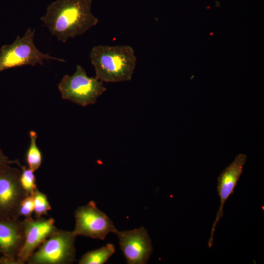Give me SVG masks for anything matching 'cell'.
Returning <instances> with one entry per match:
<instances>
[{
	"mask_svg": "<svg viewBox=\"0 0 264 264\" xmlns=\"http://www.w3.org/2000/svg\"><path fill=\"white\" fill-rule=\"evenodd\" d=\"M58 87L63 99L83 107L95 104L107 90L102 81L88 76L85 69L79 65L72 75L64 76Z\"/></svg>",
	"mask_w": 264,
	"mask_h": 264,
	"instance_id": "4",
	"label": "cell"
},
{
	"mask_svg": "<svg viewBox=\"0 0 264 264\" xmlns=\"http://www.w3.org/2000/svg\"><path fill=\"white\" fill-rule=\"evenodd\" d=\"M35 32V29L29 28L22 37L17 36L11 44L3 45L0 48V72L10 68L23 66H43L44 60L66 62L40 51L34 44Z\"/></svg>",
	"mask_w": 264,
	"mask_h": 264,
	"instance_id": "3",
	"label": "cell"
},
{
	"mask_svg": "<svg viewBox=\"0 0 264 264\" xmlns=\"http://www.w3.org/2000/svg\"><path fill=\"white\" fill-rule=\"evenodd\" d=\"M30 143L26 153V161L28 168L34 172L41 165L42 154L37 145V134L34 131L29 132Z\"/></svg>",
	"mask_w": 264,
	"mask_h": 264,
	"instance_id": "13",
	"label": "cell"
},
{
	"mask_svg": "<svg viewBox=\"0 0 264 264\" xmlns=\"http://www.w3.org/2000/svg\"><path fill=\"white\" fill-rule=\"evenodd\" d=\"M247 156L243 154H238L233 162L226 167L218 177L217 192L220 198V205L216 218L213 224L208 246L213 245V236L218 222L223 216V209L226 201L233 192L242 172Z\"/></svg>",
	"mask_w": 264,
	"mask_h": 264,
	"instance_id": "10",
	"label": "cell"
},
{
	"mask_svg": "<svg viewBox=\"0 0 264 264\" xmlns=\"http://www.w3.org/2000/svg\"><path fill=\"white\" fill-rule=\"evenodd\" d=\"M34 200V212L36 218H40L43 215H48L47 212L51 209L46 195L41 192L37 188L33 194Z\"/></svg>",
	"mask_w": 264,
	"mask_h": 264,
	"instance_id": "15",
	"label": "cell"
},
{
	"mask_svg": "<svg viewBox=\"0 0 264 264\" xmlns=\"http://www.w3.org/2000/svg\"><path fill=\"white\" fill-rule=\"evenodd\" d=\"M24 241L22 221L0 218V254L3 264H18L17 256Z\"/></svg>",
	"mask_w": 264,
	"mask_h": 264,
	"instance_id": "11",
	"label": "cell"
},
{
	"mask_svg": "<svg viewBox=\"0 0 264 264\" xmlns=\"http://www.w3.org/2000/svg\"><path fill=\"white\" fill-rule=\"evenodd\" d=\"M24 233L23 245L17 256L18 264L27 262L29 257L49 236L58 229L54 225L52 218L45 219L40 218L33 219L32 217L22 220Z\"/></svg>",
	"mask_w": 264,
	"mask_h": 264,
	"instance_id": "8",
	"label": "cell"
},
{
	"mask_svg": "<svg viewBox=\"0 0 264 264\" xmlns=\"http://www.w3.org/2000/svg\"><path fill=\"white\" fill-rule=\"evenodd\" d=\"M114 245L108 243L106 246L88 251L84 254L78 262L79 264H103L115 252Z\"/></svg>",
	"mask_w": 264,
	"mask_h": 264,
	"instance_id": "12",
	"label": "cell"
},
{
	"mask_svg": "<svg viewBox=\"0 0 264 264\" xmlns=\"http://www.w3.org/2000/svg\"><path fill=\"white\" fill-rule=\"evenodd\" d=\"M10 163L11 161L8 160V158L3 154L0 149V172Z\"/></svg>",
	"mask_w": 264,
	"mask_h": 264,
	"instance_id": "17",
	"label": "cell"
},
{
	"mask_svg": "<svg viewBox=\"0 0 264 264\" xmlns=\"http://www.w3.org/2000/svg\"><path fill=\"white\" fill-rule=\"evenodd\" d=\"M0 264H2V261L1 257H0Z\"/></svg>",
	"mask_w": 264,
	"mask_h": 264,
	"instance_id": "18",
	"label": "cell"
},
{
	"mask_svg": "<svg viewBox=\"0 0 264 264\" xmlns=\"http://www.w3.org/2000/svg\"><path fill=\"white\" fill-rule=\"evenodd\" d=\"M89 58L95 77L107 83L130 81L137 62L134 50L129 45H97L92 48Z\"/></svg>",
	"mask_w": 264,
	"mask_h": 264,
	"instance_id": "2",
	"label": "cell"
},
{
	"mask_svg": "<svg viewBox=\"0 0 264 264\" xmlns=\"http://www.w3.org/2000/svg\"><path fill=\"white\" fill-rule=\"evenodd\" d=\"M75 226L73 233L76 236L99 240H105L110 232L117 230L112 221L97 207L93 201L87 205L78 207L75 211Z\"/></svg>",
	"mask_w": 264,
	"mask_h": 264,
	"instance_id": "6",
	"label": "cell"
},
{
	"mask_svg": "<svg viewBox=\"0 0 264 264\" xmlns=\"http://www.w3.org/2000/svg\"><path fill=\"white\" fill-rule=\"evenodd\" d=\"M20 170L8 165L0 172V218L19 219L20 205L28 196L20 181Z\"/></svg>",
	"mask_w": 264,
	"mask_h": 264,
	"instance_id": "7",
	"label": "cell"
},
{
	"mask_svg": "<svg viewBox=\"0 0 264 264\" xmlns=\"http://www.w3.org/2000/svg\"><path fill=\"white\" fill-rule=\"evenodd\" d=\"M13 163L17 164L21 169L20 179L23 189L28 195H32L37 188L34 172L22 165L18 160L11 161V163Z\"/></svg>",
	"mask_w": 264,
	"mask_h": 264,
	"instance_id": "14",
	"label": "cell"
},
{
	"mask_svg": "<svg viewBox=\"0 0 264 264\" xmlns=\"http://www.w3.org/2000/svg\"><path fill=\"white\" fill-rule=\"evenodd\" d=\"M213 34V33H210V35H212Z\"/></svg>",
	"mask_w": 264,
	"mask_h": 264,
	"instance_id": "19",
	"label": "cell"
},
{
	"mask_svg": "<svg viewBox=\"0 0 264 264\" xmlns=\"http://www.w3.org/2000/svg\"><path fill=\"white\" fill-rule=\"evenodd\" d=\"M34 212V200L32 195L26 196L22 201L19 209L18 216L25 218L31 217L32 213Z\"/></svg>",
	"mask_w": 264,
	"mask_h": 264,
	"instance_id": "16",
	"label": "cell"
},
{
	"mask_svg": "<svg viewBox=\"0 0 264 264\" xmlns=\"http://www.w3.org/2000/svg\"><path fill=\"white\" fill-rule=\"evenodd\" d=\"M92 0H57L41 17L51 34L60 42L81 36L98 23L91 11Z\"/></svg>",
	"mask_w": 264,
	"mask_h": 264,
	"instance_id": "1",
	"label": "cell"
},
{
	"mask_svg": "<svg viewBox=\"0 0 264 264\" xmlns=\"http://www.w3.org/2000/svg\"><path fill=\"white\" fill-rule=\"evenodd\" d=\"M72 231L58 230L47 238L29 257L28 264H69L75 261Z\"/></svg>",
	"mask_w": 264,
	"mask_h": 264,
	"instance_id": "5",
	"label": "cell"
},
{
	"mask_svg": "<svg viewBox=\"0 0 264 264\" xmlns=\"http://www.w3.org/2000/svg\"><path fill=\"white\" fill-rule=\"evenodd\" d=\"M129 264H146L153 252L151 238L144 227L115 233Z\"/></svg>",
	"mask_w": 264,
	"mask_h": 264,
	"instance_id": "9",
	"label": "cell"
}]
</instances>
